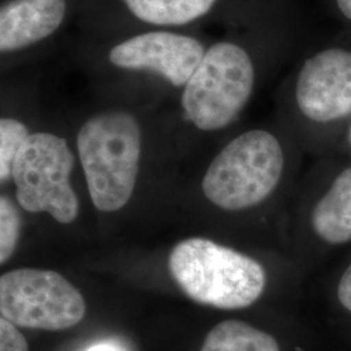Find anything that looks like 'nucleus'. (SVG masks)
Masks as SVG:
<instances>
[{"instance_id":"nucleus-1","label":"nucleus","mask_w":351,"mask_h":351,"mask_svg":"<svg viewBox=\"0 0 351 351\" xmlns=\"http://www.w3.org/2000/svg\"><path fill=\"white\" fill-rule=\"evenodd\" d=\"M168 265L189 298L221 310L250 307L267 285L261 262L211 239L194 237L178 242L169 254Z\"/></svg>"},{"instance_id":"nucleus-2","label":"nucleus","mask_w":351,"mask_h":351,"mask_svg":"<svg viewBox=\"0 0 351 351\" xmlns=\"http://www.w3.org/2000/svg\"><path fill=\"white\" fill-rule=\"evenodd\" d=\"M77 150L94 206L103 213L121 210L138 178L142 132L137 119L124 111L90 117L77 134Z\"/></svg>"},{"instance_id":"nucleus-3","label":"nucleus","mask_w":351,"mask_h":351,"mask_svg":"<svg viewBox=\"0 0 351 351\" xmlns=\"http://www.w3.org/2000/svg\"><path fill=\"white\" fill-rule=\"evenodd\" d=\"M285 169V152L276 136L251 129L232 139L210 164L202 189L226 211H243L263 203L276 190Z\"/></svg>"},{"instance_id":"nucleus-4","label":"nucleus","mask_w":351,"mask_h":351,"mask_svg":"<svg viewBox=\"0 0 351 351\" xmlns=\"http://www.w3.org/2000/svg\"><path fill=\"white\" fill-rule=\"evenodd\" d=\"M255 82L256 71L249 51L236 42H217L206 50L184 86V113L204 132L224 129L247 106Z\"/></svg>"},{"instance_id":"nucleus-5","label":"nucleus","mask_w":351,"mask_h":351,"mask_svg":"<svg viewBox=\"0 0 351 351\" xmlns=\"http://www.w3.org/2000/svg\"><path fill=\"white\" fill-rule=\"evenodd\" d=\"M75 156L65 139L51 133H32L16 155L12 178L16 198L27 213H50L62 224L78 216V198L71 185Z\"/></svg>"},{"instance_id":"nucleus-6","label":"nucleus","mask_w":351,"mask_h":351,"mask_svg":"<svg viewBox=\"0 0 351 351\" xmlns=\"http://www.w3.org/2000/svg\"><path fill=\"white\" fill-rule=\"evenodd\" d=\"M0 314L16 326L64 330L86 315V302L60 274L20 268L0 277Z\"/></svg>"},{"instance_id":"nucleus-7","label":"nucleus","mask_w":351,"mask_h":351,"mask_svg":"<svg viewBox=\"0 0 351 351\" xmlns=\"http://www.w3.org/2000/svg\"><path fill=\"white\" fill-rule=\"evenodd\" d=\"M294 101L315 125L350 123L351 49L330 46L310 55L295 77Z\"/></svg>"},{"instance_id":"nucleus-8","label":"nucleus","mask_w":351,"mask_h":351,"mask_svg":"<svg viewBox=\"0 0 351 351\" xmlns=\"http://www.w3.org/2000/svg\"><path fill=\"white\" fill-rule=\"evenodd\" d=\"M195 38L167 30L142 33L113 46L108 59L123 69L150 71L173 86H185L204 56Z\"/></svg>"},{"instance_id":"nucleus-9","label":"nucleus","mask_w":351,"mask_h":351,"mask_svg":"<svg viewBox=\"0 0 351 351\" xmlns=\"http://www.w3.org/2000/svg\"><path fill=\"white\" fill-rule=\"evenodd\" d=\"M66 0H10L0 10V51L30 47L63 24Z\"/></svg>"},{"instance_id":"nucleus-10","label":"nucleus","mask_w":351,"mask_h":351,"mask_svg":"<svg viewBox=\"0 0 351 351\" xmlns=\"http://www.w3.org/2000/svg\"><path fill=\"white\" fill-rule=\"evenodd\" d=\"M316 239L328 246L351 242V165L336 176L311 213Z\"/></svg>"},{"instance_id":"nucleus-11","label":"nucleus","mask_w":351,"mask_h":351,"mask_svg":"<svg viewBox=\"0 0 351 351\" xmlns=\"http://www.w3.org/2000/svg\"><path fill=\"white\" fill-rule=\"evenodd\" d=\"M139 21L156 26L190 24L213 8L217 0H123Z\"/></svg>"},{"instance_id":"nucleus-12","label":"nucleus","mask_w":351,"mask_h":351,"mask_svg":"<svg viewBox=\"0 0 351 351\" xmlns=\"http://www.w3.org/2000/svg\"><path fill=\"white\" fill-rule=\"evenodd\" d=\"M201 351H280L276 339L241 320H226L213 326Z\"/></svg>"},{"instance_id":"nucleus-13","label":"nucleus","mask_w":351,"mask_h":351,"mask_svg":"<svg viewBox=\"0 0 351 351\" xmlns=\"http://www.w3.org/2000/svg\"><path fill=\"white\" fill-rule=\"evenodd\" d=\"M30 136L25 124L21 121L3 117L0 120V181L4 182L12 177V168L17 152Z\"/></svg>"},{"instance_id":"nucleus-14","label":"nucleus","mask_w":351,"mask_h":351,"mask_svg":"<svg viewBox=\"0 0 351 351\" xmlns=\"http://www.w3.org/2000/svg\"><path fill=\"white\" fill-rule=\"evenodd\" d=\"M21 217L8 197L0 198V263L4 264L16 250L20 236Z\"/></svg>"},{"instance_id":"nucleus-15","label":"nucleus","mask_w":351,"mask_h":351,"mask_svg":"<svg viewBox=\"0 0 351 351\" xmlns=\"http://www.w3.org/2000/svg\"><path fill=\"white\" fill-rule=\"evenodd\" d=\"M0 351H29L23 333L7 319H0Z\"/></svg>"},{"instance_id":"nucleus-16","label":"nucleus","mask_w":351,"mask_h":351,"mask_svg":"<svg viewBox=\"0 0 351 351\" xmlns=\"http://www.w3.org/2000/svg\"><path fill=\"white\" fill-rule=\"evenodd\" d=\"M336 294L339 304L351 314V261L339 277Z\"/></svg>"},{"instance_id":"nucleus-17","label":"nucleus","mask_w":351,"mask_h":351,"mask_svg":"<svg viewBox=\"0 0 351 351\" xmlns=\"http://www.w3.org/2000/svg\"><path fill=\"white\" fill-rule=\"evenodd\" d=\"M341 16L351 23V0H335Z\"/></svg>"},{"instance_id":"nucleus-18","label":"nucleus","mask_w":351,"mask_h":351,"mask_svg":"<svg viewBox=\"0 0 351 351\" xmlns=\"http://www.w3.org/2000/svg\"><path fill=\"white\" fill-rule=\"evenodd\" d=\"M86 351H120L117 348H114L110 343H99V345H94L93 348H90Z\"/></svg>"},{"instance_id":"nucleus-19","label":"nucleus","mask_w":351,"mask_h":351,"mask_svg":"<svg viewBox=\"0 0 351 351\" xmlns=\"http://www.w3.org/2000/svg\"><path fill=\"white\" fill-rule=\"evenodd\" d=\"M348 142H349V146H350L351 149V120L350 123H349V130H348Z\"/></svg>"}]
</instances>
